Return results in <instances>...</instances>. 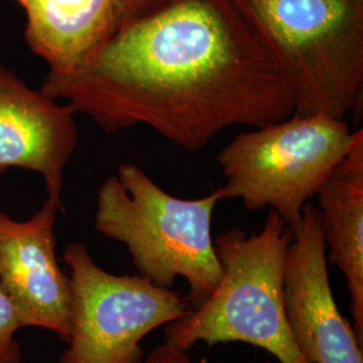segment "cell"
Segmentation results:
<instances>
[{"label": "cell", "mask_w": 363, "mask_h": 363, "mask_svg": "<svg viewBox=\"0 0 363 363\" xmlns=\"http://www.w3.org/2000/svg\"><path fill=\"white\" fill-rule=\"evenodd\" d=\"M111 133L148 127L199 151L237 125L295 113L281 58L247 0H163L40 88Z\"/></svg>", "instance_id": "1"}, {"label": "cell", "mask_w": 363, "mask_h": 363, "mask_svg": "<svg viewBox=\"0 0 363 363\" xmlns=\"http://www.w3.org/2000/svg\"><path fill=\"white\" fill-rule=\"evenodd\" d=\"M220 189L198 199L164 191L135 163L117 167L97 190L94 228L125 245L139 276L172 289L178 277L189 283L190 308L201 307L220 283V259L211 220Z\"/></svg>", "instance_id": "2"}, {"label": "cell", "mask_w": 363, "mask_h": 363, "mask_svg": "<svg viewBox=\"0 0 363 363\" xmlns=\"http://www.w3.org/2000/svg\"><path fill=\"white\" fill-rule=\"evenodd\" d=\"M291 230L269 210L259 233L229 229L214 238L220 283L198 308L164 328V345L187 351L199 342L247 343L279 363H308L298 350L284 307V262Z\"/></svg>", "instance_id": "3"}, {"label": "cell", "mask_w": 363, "mask_h": 363, "mask_svg": "<svg viewBox=\"0 0 363 363\" xmlns=\"http://www.w3.org/2000/svg\"><path fill=\"white\" fill-rule=\"evenodd\" d=\"M286 70L295 113L346 120L362 101L363 0H247Z\"/></svg>", "instance_id": "4"}, {"label": "cell", "mask_w": 363, "mask_h": 363, "mask_svg": "<svg viewBox=\"0 0 363 363\" xmlns=\"http://www.w3.org/2000/svg\"><path fill=\"white\" fill-rule=\"evenodd\" d=\"M346 120L294 113L241 132L217 155L223 199L256 211L271 208L286 226L298 220L354 142Z\"/></svg>", "instance_id": "5"}, {"label": "cell", "mask_w": 363, "mask_h": 363, "mask_svg": "<svg viewBox=\"0 0 363 363\" xmlns=\"http://www.w3.org/2000/svg\"><path fill=\"white\" fill-rule=\"evenodd\" d=\"M70 274L72 320L60 363H145L150 333L191 311L184 296L142 276L100 268L82 242L64 250Z\"/></svg>", "instance_id": "6"}, {"label": "cell", "mask_w": 363, "mask_h": 363, "mask_svg": "<svg viewBox=\"0 0 363 363\" xmlns=\"http://www.w3.org/2000/svg\"><path fill=\"white\" fill-rule=\"evenodd\" d=\"M288 228L284 307L298 350L308 363H363V343L333 295L318 208L308 202Z\"/></svg>", "instance_id": "7"}, {"label": "cell", "mask_w": 363, "mask_h": 363, "mask_svg": "<svg viewBox=\"0 0 363 363\" xmlns=\"http://www.w3.org/2000/svg\"><path fill=\"white\" fill-rule=\"evenodd\" d=\"M58 210L49 199L27 220L0 210V286L23 327L45 328L67 342L72 291L55 253Z\"/></svg>", "instance_id": "8"}, {"label": "cell", "mask_w": 363, "mask_h": 363, "mask_svg": "<svg viewBox=\"0 0 363 363\" xmlns=\"http://www.w3.org/2000/svg\"><path fill=\"white\" fill-rule=\"evenodd\" d=\"M76 109L30 89L0 64V172L35 171L48 199L62 210L64 171L78 140Z\"/></svg>", "instance_id": "9"}, {"label": "cell", "mask_w": 363, "mask_h": 363, "mask_svg": "<svg viewBox=\"0 0 363 363\" xmlns=\"http://www.w3.org/2000/svg\"><path fill=\"white\" fill-rule=\"evenodd\" d=\"M330 262L345 274L354 331L363 343V130L316 193Z\"/></svg>", "instance_id": "10"}, {"label": "cell", "mask_w": 363, "mask_h": 363, "mask_svg": "<svg viewBox=\"0 0 363 363\" xmlns=\"http://www.w3.org/2000/svg\"><path fill=\"white\" fill-rule=\"evenodd\" d=\"M25 10L27 43L52 73L79 67L117 28L113 0H31Z\"/></svg>", "instance_id": "11"}, {"label": "cell", "mask_w": 363, "mask_h": 363, "mask_svg": "<svg viewBox=\"0 0 363 363\" xmlns=\"http://www.w3.org/2000/svg\"><path fill=\"white\" fill-rule=\"evenodd\" d=\"M23 328L13 301L0 286V363H22V349L15 334Z\"/></svg>", "instance_id": "12"}, {"label": "cell", "mask_w": 363, "mask_h": 363, "mask_svg": "<svg viewBox=\"0 0 363 363\" xmlns=\"http://www.w3.org/2000/svg\"><path fill=\"white\" fill-rule=\"evenodd\" d=\"M160 1L163 0H113L117 28L130 18L150 10Z\"/></svg>", "instance_id": "13"}, {"label": "cell", "mask_w": 363, "mask_h": 363, "mask_svg": "<svg viewBox=\"0 0 363 363\" xmlns=\"http://www.w3.org/2000/svg\"><path fill=\"white\" fill-rule=\"evenodd\" d=\"M145 363H193L187 351L175 350L166 346L164 343L159 345L155 350L150 352Z\"/></svg>", "instance_id": "14"}, {"label": "cell", "mask_w": 363, "mask_h": 363, "mask_svg": "<svg viewBox=\"0 0 363 363\" xmlns=\"http://www.w3.org/2000/svg\"><path fill=\"white\" fill-rule=\"evenodd\" d=\"M15 1H18V3H19V4H21L23 9H25V7H26L27 4H28L31 0H15Z\"/></svg>", "instance_id": "15"}, {"label": "cell", "mask_w": 363, "mask_h": 363, "mask_svg": "<svg viewBox=\"0 0 363 363\" xmlns=\"http://www.w3.org/2000/svg\"><path fill=\"white\" fill-rule=\"evenodd\" d=\"M262 363H274V362H262Z\"/></svg>", "instance_id": "16"}]
</instances>
